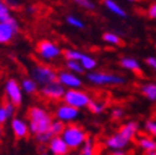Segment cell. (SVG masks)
Returning a JSON list of instances; mask_svg holds the SVG:
<instances>
[{
	"instance_id": "obj_1",
	"label": "cell",
	"mask_w": 156,
	"mask_h": 155,
	"mask_svg": "<svg viewBox=\"0 0 156 155\" xmlns=\"http://www.w3.org/2000/svg\"><path fill=\"white\" fill-rule=\"evenodd\" d=\"M27 119H29L27 124H29L30 134H34V135L47 132L53 121L51 114L45 108L38 106H34L29 109Z\"/></svg>"
},
{
	"instance_id": "obj_2",
	"label": "cell",
	"mask_w": 156,
	"mask_h": 155,
	"mask_svg": "<svg viewBox=\"0 0 156 155\" xmlns=\"http://www.w3.org/2000/svg\"><path fill=\"white\" fill-rule=\"evenodd\" d=\"M61 135L65 139V142L67 143L69 150H78L81 148V145L86 142V139L88 138L84 129L74 123L66 124Z\"/></svg>"
},
{
	"instance_id": "obj_3",
	"label": "cell",
	"mask_w": 156,
	"mask_h": 155,
	"mask_svg": "<svg viewBox=\"0 0 156 155\" xmlns=\"http://www.w3.org/2000/svg\"><path fill=\"white\" fill-rule=\"evenodd\" d=\"M87 80L89 83L94 86H120L126 82V80L123 76L115 74V73H108V72H101V71H88Z\"/></svg>"
},
{
	"instance_id": "obj_4",
	"label": "cell",
	"mask_w": 156,
	"mask_h": 155,
	"mask_svg": "<svg viewBox=\"0 0 156 155\" xmlns=\"http://www.w3.org/2000/svg\"><path fill=\"white\" fill-rule=\"evenodd\" d=\"M62 101L77 109H84L88 108L92 97L89 96V93H87L86 91H82L81 88H69L66 89Z\"/></svg>"
},
{
	"instance_id": "obj_5",
	"label": "cell",
	"mask_w": 156,
	"mask_h": 155,
	"mask_svg": "<svg viewBox=\"0 0 156 155\" xmlns=\"http://www.w3.org/2000/svg\"><path fill=\"white\" fill-rule=\"evenodd\" d=\"M36 53L44 61H55L58 57H61L63 51L57 44L50 40H41L36 45Z\"/></svg>"
},
{
	"instance_id": "obj_6",
	"label": "cell",
	"mask_w": 156,
	"mask_h": 155,
	"mask_svg": "<svg viewBox=\"0 0 156 155\" xmlns=\"http://www.w3.org/2000/svg\"><path fill=\"white\" fill-rule=\"evenodd\" d=\"M32 78L37 82L38 86H45L50 82H53L57 80V72L55 68L47 65H36L31 68V74Z\"/></svg>"
},
{
	"instance_id": "obj_7",
	"label": "cell",
	"mask_w": 156,
	"mask_h": 155,
	"mask_svg": "<svg viewBox=\"0 0 156 155\" xmlns=\"http://www.w3.org/2000/svg\"><path fill=\"white\" fill-rule=\"evenodd\" d=\"M19 23L15 17L8 21H0V45L10 44L19 32Z\"/></svg>"
},
{
	"instance_id": "obj_8",
	"label": "cell",
	"mask_w": 156,
	"mask_h": 155,
	"mask_svg": "<svg viewBox=\"0 0 156 155\" xmlns=\"http://www.w3.org/2000/svg\"><path fill=\"white\" fill-rule=\"evenodd\" d=\"M81 115L80 109H77L67 103H62L60 106H57L56 110H55V118L63 122L65 124H69V123H74Z\"/></svg>"
},
{
	"instance_id": "obj_9",
	"label": "cell",
	"mask_w": 156,
	"mask_h": 155,
	"mask_svg": "<svg viewBox=\"0 0 156 155\" xmlns=\"http://www.w3.org/2000/svg\"><path fill=\"white\" fill-rule=\"evenodd\" d=\"M57 81L60 82L66 89L81 88L83 86V80L81 78V74L71 72L68 70L57 72Z\"/></svg>"
},
{
	"instance_id": "obj_10",
	"label": "cell",
	"mask_w": 156,
	"mask_h": 155,
	"mask_svg": "<svg viewBox=\"0 0 156 155\" xmlns=\"http://www.w3.org/2000/svg\"><path fill=\"white\" fill-rule=\"evenodd\" d=\"M5 94L8 97L9 102H11L12 104H15L16 107L20 106L23 103V89L21 86L15 78H9L5 83Z\"/></svg>"
},
{
	"instance_id": "obj_11",
	"label": "cell",
	"mask_w": 156,
	"mask_h": 155,
	"mask_svg": "<svg viewBox=\"0 0 156 155\" xmlns=\"http://www.w3.org/2000/svg\"><path fill=\"white\" fill-rule=\"evenodd\" d=\"M40 92H41V94L45 97V98H47V99L60 101V99L63 98V94L66 92V88L56 80V81L50 82V83H47L45 86H41Z\"/></svg>"
},
{
	"instance_id": "obj_12",
	"label": "cell",
	"mask_w": 156,
	"mask_h": 155,
	"mask_svg": "<svg viewBox=\"0 0 156 155\" xmlns=\"http://www.w3.org/2000/svg\"><path fill=\"white\" fill-rule=\"evenodd\" d=\"M48 151L53 155H67L69 153V148L62 135H53L47 143Z\"/></svg>"
},
{
	"instance_id": "obj_13",
	"label": "cell",
	"mask_w": 156,
	"mask_h": 155,
	"mask_svg": "<svg viewBox=\"0 0 156 155\" xmlns=\"http://www.w3.org/2000/svg\"><path fill=\"white\" fill-rule=\"evenodd\" d=\"M130 140H128L126 138H124L123 135L118 132L110 137L107 138L105 140V146L109 149V151H114V150H125L129 145H130Z\"/></svg>"
},
{
	"instance_id": "obj_14",
	"label": "cell",
	"mask_w": 156,
	"mask_h": 155,
	"mask_svg": "<svg viewBox=\"0 0 156 155\" xmlns=\"http://www.w3.org/2000/svg\"><path fill=\"white\" fill-rule=\"evenodd\" d=\"M10 128H11V132L16 139H25L30 133L27 122H25L21 118H14L12 117L11 123H10Z\"/></svg>"
},
{
	"instance_id": "obj_15",
	"label": "cell",
	"mask_w": 156,
	"mask_h": 155,
	"mask_svg": "<svg viewBox=\"0 0 156 155\" xmlns=\"http://www.w3.org/2000/svg\"><path fill=\"white\" fill-rule=\"evenodd\" d=\"M138 146L146 155H156V140L152 137H141L138 139Z\"/></svg>"
},
{
	"instance_id": "obj_16",
	"label": "cell",
	"mask_w": 156,
	"mask_h": 155,
	"mask_svg": "<svg viewBox=\"0 0 156 155\" xmlns=\"http://www.w3.org/2000/svg\"><path fill=\"white\" fill-rule=\"evenodd\" d=\"M138 132H139V124L136 123V122H134V121H130V122L125 123V124L120 128V130H119V133L123 135V137L126 138V139L130 140V142L136 137Z\"/></svg>"
},
{
	"instance_id": "obj_17",
	"label": "cell",
	"mask_w": 156,
	"mask_h": 155,
	"mask_svg": "<svg viewBox=\"0 0 156 155\" xmlns=\"http://www.w3.org/2000/svg\"><path fill=\"white\" fill-rule=\"evenodd\" d=\"M104 6L107 8V10H109L112 14H114L115 16L122 17V19H126L128 17V13L126 10H124L115 0H104Z\"/></svg>"
},
{
	"instance_id": "obj_18",
	"label": "cell",
	"mask_w": 156,
	"mask_h": 155,
	"mask_svg": "<svg viewBox=\"0 0 156 155\" xmlns=\"http://www.w3.org/2000/svg\"><path fill=\"white\" fill-rule=\"evenodd\" d=\"M140 92L145 98L150 102H156V83L155 82H147L141 85Z\"/></svg>"
},
{
	"instance_id": "obj_19",
	"label": "cell",
	"mask_w": 156,
	"mask_h": 155,
	"mask_svg": "<svg viewBox=\"0 0 156 155\" xmlns=\"http://www.w3.org/2000/svg\"><path fill=\"white\" fill-rule=\"evenodd\" d=\"M120 66L124 70H128V71H131V72H136V73H139L141 71L140 63L138 62L136 59H134V57H123V59L120 60Z\"/></svg>"
},
{
	"instance_id": "obj_20",
	"label": "cell",
	"mask_w": 156,
	"mask_h": 155,
	"mask_svg": "<svg viewBox=\"0 0 156 155\" xmlns=\"http://www.w3.org/2000/svg\"><path fill=\"white\" fill-rule=\"evenodd\" d=\"M20 86H21L23 92L26 93V94H35V93L38 91V85H37V82L32 78L31 76H30V77H26V78H24V80L21 81Z\"/></svg>"
},
{
	"instance_id": "obj_21",
	"label": "cell",
	"mask_w": 156,
	"mask_h": 155,
	"mask_svg": "<svg viewBox=\"0 0 156 155\" xmlns=\"http://www.w3.org/2000/svg\"><path fill=\"white\" fill-rule=\"evenodd\" d=\"M80 62H81V65H82V67H83L84 71H93V70H95L97 65H98V63H97V60L94 59V57L90 56V55H87V53H83L81 56Z\"/></svg>"
},
{
	"instance_id": "obj_22",
	"label": "cell",
	"mask_w": 156,
	"mask_h": 155,
	"mask_svg": "<svg viewBox=\"0 0 156 155\" xmlns=\"http://www.w3.org/2000/svg\"><path fill=\"white\" fill-rule=\"evenodd\" d=\"M102 40H103L105 44L110 45V46H119V45L122 44L120 37H119L118 35H116V34L110 32V31H108V32H104V34H103Z\"/></svg>"
},
{
	"instance_id": "obj_23",
	"label": "cell",
	"mask_w": 156,
	"mask_h": 155,
	"mask_svg": "<svg viewBox=\"0 0 156 155\" xmlns=\"http://www.w3.org/2000/svg\"><path fill=\"white\" fill-rule=\"evenodd\" d=\"M14 16L11 14L10 6L6 4V2L4 0H0V21H8L11 20Z\"/></svg>"
},
{
	"instance_id": "obj_24",
	"label": "cell",
	"mask_w": 156,
	"mask_h": 155,
	"mask_svg": "<svg viewBox=\"0 0 156 155\" xmlns=\"http://www.w3.org/2000/svg\"><path fill=\"white\" fill-rule=\"evenodd\" d=\"M66 23L74 27V29H78V30H83L86 27V24L84 21L82 20L81 17H78V16H74V15H67L66 16Z\"/></svg>"
},
{
	"instance_id": "obj_25",
	"label": "cell",
	"mask_w": 156,
	"mask_h": 155,
	"mask_svg": "<svg viewBox=\"0 0 156 155\" xmlns=\"http://www.w3.org/2000/svg\"><path fill=\"white\" fill-rule=\"evenodd\" d=\"M66 70L74 72V73H78V74H82L83 72H86L83 70L81 62L77 61V60H66Z\"/></svg>"
},
{
	"instance_id": "obj_26",
	"label": "cell",
	"mask_w": 156,
	"mask_h": 155,
	"mask_svg": "<svg viewBox=\"0 0 156 155\" xmlns=\"http://www.w3.org/2000/svg\"><path fill=\"white\" fill-rule=\"evenodd\" d=\"M95 146H94V143H93V140L92 139H86V142L81 145V148H80V153L82 154V155H93L94 153H95Z\"/></svg>"
},
{
	"instance_id": "obj_27",
	"label": "cell",
	"mask_w": 156,
	"mask_h": 155,
	"mask_svg": "<svg viewBox=\"0 0 156 155\" xmlns=\"http://www.w3.org/2000/svg\"><path fill=\"white\" fill-rule=\"evenodd\" d=\"M105 103L104 102H102V101H90V103H89V106H88V108H89V110L93 113V114H101V113H103L104 112V109H105Z\"/></svg>"
},
{
	"instance_id": "obj_28",
	"label": "cell",
	"mask_w": 156,
	"mask_h": 155,
	"mask_svg": "<svg viewBox=\"0 0 156 155\" xmlns=\"http://www.w3.org/2000/svg\"><path fill=\"white\" fill-rule=\"evenodd\" d=\"M65 125H66V124H65L63 122L56 119V121H52V123H51L48 130L51 132L52 135H61L62 132H63V129H65Z\"/></svg>"
},
{
	"instance_id": "obj_29",
	"label": "cell",
	"mask_w": 156,
	"mask_h": 155,
	"mask_svg": "<svg viewBox=\"0 0 156 155\" xmlns=\"http://www.w3.org/2000/svg\"><path fill=\"white\" fill-rule=\"evenodd\" d=\"M62 55L65 56L66 60H77V61H80L83 52H81L80 50H76V49H66Z\"/></svg>"
},
{
	"instance_id": "obj_30",
	"label": "cell",
	"mask_w": 156,
	"mask_h": 155,
	"mask_svg": "<svg viewBox=\"0 0 156 155\" xmlns=\"http://www.w3.org/2000/svg\"><path fill=\"white\" fill-rule=\"evenodd\" d=\"M144 129L152 138H156V121L155 119H149L147 122H145Z\"/></svg>"
},
{
	"instance_id": "obj_31",
	"label": "cell",
	"mask_w": 156,
	"mask_h": 155,
	"mask_svg": "<svg viewBox=\"0 0 156 155\" xmlns=\"http://www.w3.org/2000/svg\"><path fill=\"white\" fill-rule=\"evenodd\" d=\"M72 2L77 5H80L81 8L86 9V10H94L95 9V4L93 3V0H72Z\"/></svg>"
},
{
	"instance_id": "obj_32",
	"label": "cell",
	"mask_w": 156,
	"mask_h": 155,
	"mask_svg": "<svg viewBox=\"0 0 156 155\" xmlns=\"http://www.w3.org/2000/svg\"><path fill=\"white\" fill-rule=\"evenodd\" d=\"M35 137H36V140L40 143V144H47V143L50 142V139L53 137V135L51 134L50 130H47V132H45V133H40V134L35 135Z\"/></svg>"
},
{
	"instance_id": "obj_33",
	"label": "cell",
	"mask_w": 156,
	"mask_h": 155,
	"mask_svg": "<svg viewBox=\"0 0 156 155\" xmlns=\"http://www.w3.org/2000/svg\"><path fill=\"white\" fill-rule=\"evenodd\" d=\"M110 115H112V119H113V121L123 119V117H124V109L120 108V107H115V108L112 109Z\"/></svg>"
},
{
	"instance_id": "obj_34",
	"label": "cell",
	"mask_w": 156,
	"mask_h": 155,
	"mask_svg": "<svg viewBox=\"0 0 156 155\" xmlns=\"http://www.w3.org/2000/svg\"><path fill=\"white\" fill-rule=\"evenodd\" d=\"M9 119H10V117H9V114L6 112L5 104H0V125L5 124Z\"/></svg>"
},
{
	"instance_id": "obj_35",
	"label": "cell",
	"mask_w": 156,
	"mask_h": 155,
	"mask_svg": "<svg viewBox=\"0 0 156 155\" xmlns=\"http://www.w3.org/2000/svg\"><path fill=\"white\" fill-rule=\"evenodd\" d=\"M145 63H146L152 71L156 72V57H155V56H149V57H146V59H145Z\"/></svg>"
},
{
	"instance_id": "obj_36",
	"label": "cell",
	"mask_w": 156,
	"mask_h": 155,
	"mask_svg": "<svg viewBox=\"0 0 156 155\" xmlns=\"http://www.w3.org/2000/svg\"><path fill=\"white\" fill-rule=\"evenodd\" d=\"M147 16L152 20H156V3H152L147 9Z\"/></svg>"
},
{
	"instance_id": "obj_37",
	"label": "cell",
	"mask_w": 156,
	"mask_h": 155,
	"mask_svg": "<svg viewBox=\"0 0 156 155\" xmlns=\"http://www.w3.org/2000/svg\"><path fill=\"white\" fill-rule=\"evenodd\" d=\"M5 108H6V112H8L9 117H10V119H11V118L14 117V114H15V108H16V106L12 104L11 102H8V103H5Z\"/></svg>"
},
{
	"instance_id": "obj_38",
	"label": "cell",
	"mask_w": 156,
	"mask_h": 155,
	"mask_svg": "<svg viewBox=\"0 0 156 155\" xmlns=\"http://www.w3.org/2000/svg\"><path fill=\"white\" fill-rule=\"evenodd\" d=\"M110 154H113V155H125L126 150H114V151H110Z\"/></svg>"
},
{
	"instance_id": "obj_39",
	"label": "cell",
	"mask_w": 156,
	"mask_h": 155,
	"mask_svg": "<svg viewBox=\"0 0 156 155\" xmlns=\"http://www.w3.org/2000/svg\"><path fill=\"white\" fill-rule=\"evenodd\" d=\"M36 11V8L35 6H30V8H27V13H31V14H34Z\"/></svg>"
},
{
	"instance_id": "obj_40",
	"label": "cell",
	"mask_w": 156,
	"mask_h": 155,
	"mask_svg": "<svg viewBox=\"0 0 156 155\" xmlns=\"http://www.w3.org/2000/svg\"><path fill=\"white\" fill-rule=\"evenodd\" d=\"M128 2H130V3H135L136 0H128Z\"/></svg>"
}]
</instances>
